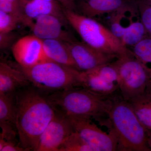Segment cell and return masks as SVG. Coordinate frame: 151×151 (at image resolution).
<instances>
[{
  "instance_id": "cell-1",
  "label": "cell",
  "mask_w": 151,
  "mask_h": 151,
  "mask_svg": "<svg viewBox=\"0 0 151 151\" xmlns=\"http://www.w3.org/2000/svg\"><path fill=\"white\" fill-rule=\"evenodd\" d=\"M16 126L20 145L26 151H35L40 136L55 114L46 95L33 85L15 94Z\"/></svg>"
},
{
  "instance_id": "cell-2",
  "label": "cell",
  "mask_w": 151,
  "mask_h": 151,
  "mask_svg": "<svg viewBox=\"0 0 151 151\" xmlns=\"http://www.w3.org/2000/svg\"><path fill=\"white\" fill-rule=\"evenodd\" d=\"M108 118L118 142V151H151L148 131L135 113L132 105L121 94L111 98Z\"/></svg>"
},
{
  "instance_id": "cell-3",
  "label": "cell",
  "mask_w": 151,
  "mask_h": 151,
  "mask_svg": "<svg viewBox=\"0 0 151 151\" xmlns=\"http://www.w3.org/2000/svg\"><path fill=\"white\" fill-rule=\"evenodd\" d=\"M57 112L67 117H108L111 98H105L82 87H73L46 95Z\"/></svg>"
},
{
  "instance_id": "cell-4",
  "label": "cell",
  "mask_w": 151,
  "mask_h": 151,
  "mask_svg": "<svg viewBox=\"0 0 151 151\" xmlns=\"http://www.w3.org/2000/svg\"><path fill=\"white\" fill-rule=\"evenodd\" d=\"M16 65L30 84L42 92L81 87V71L47 59L30 67Z\"/></svg>"
},
{
  "instance_id": "cell-5",
  "label": "cell",
  "mask_w": 151,
  "mask_h": 151,
  "mask_svg": "<svg viewBox=\"0 0 151 151\" xmlns=\"http://www.w3.org/2000/svg\"><path fill=\"white\" fill-rule=\"evenodd\" d=\"M64 13L68 24L88 45L117 58L132 52L122 44L107 27L95 19L75 10L64 8Z\"/></svg>"
},
{
  "instance_id": "cell-6",
  "label": "cell",
  "mask_w": 151,
  "mask_h": 151,
  "mask_svg": "<svg viewBox=\"0 0 151 151\" xmlns=\"http://www.w3.org/2000/svg\"><path fill=\"white\" fill-rule=\"evenodd\" d=\"M119 76V92L124 100L130 102L151 91V78L132 52L113 62Z\"/></svg>"
},
{
  "instance_id": "cell-7",
  "label": "cell",
  "mask_w": 151,
  "mask_h": 151,
  "mask_svg": "<svg viewBox=\"0 0 151 151\" xmlns=\"http://www.w3.org/2000/svg\"><path fill=\"white\" fill-rule=\"evenodd\" d=\"M68 117L73 132L77 133L93 151H118V140L113 129L105 132L92 122V118L89 117Z\"/></svg>"
},
{
  "instance_id": "cell-8",
  "label": "cell",
  "mask_w": 151,
  "mask_h": 151,
  "mask_svg": "<svg viewBox=\"0 0 151 151\" xmlns=\"http://www.w3.org/2000/svg\"><path fill=\"white\" fill-rule=\"evenodd\" d=\"M81 87L100 97L111 98L119 92L118 71L113 62L81 72Z\"/></svg>"
},
{
  "instance_id": "cell-9",
  "label": "cell",
  "mask_w": 151,
  "mask_h": 151,
  "mask_svg": "<svg viewBox=\"0 0 151 151\" xmlns=\"http://www.w3.org/2000/svg\"><path fill=\"white\" fill-rule=\"evenodd\" d=\"M65 43L69 49L77 69L81 72L92 70L100 65L113 62L118 58L76 39Z\"/></svg>"
},
{
  "instance_id": "cell-10",
  "label": "cell",
  "mask_w": 151,
  "mask_h": 151,
  "mask_svg": "<svg viewBox=\"0 0 151 151\" xmlns=\"http://www.w3.org/2000/svg\"><path fill=\"white\" fill-rule=\"evenodd\" d=\"M73 132L68 117L55 111L53 119L41 135L35 151H58L60 146Z\"/></svg>"
},
{
  "instance_id": "cell-11",
  "label": "cell",
  "mask_w": 151,
  "mask_h": 151,
  "mask_svg": "<svg viewBox=\"0 0 151 151\" xmlns=\"http://www.w3.org/2000/svg\"><path fill=\"white\" fill-rule=\"evenodd\" d=\"M11 50L17 63L22 67H30L47 59L42 40L33 34L19 38Z\"/></svg>"
},
{
  "instance_id": "cell-12",
  "label": "cell",
  "mask_w": 151,
  "mask_h": 151,
  "mask_svg": "<svg viewBox=\"0 0 151 151\" xmlns=\"http://www.w3.org/2000/svg\"><path fill=\"white\" fill-rule=\"evenodd\" d=\"M68 23L52 15L41 16L36 19L29 28L32 34L42 40H57L68 42L76 40L64 29Z\"/></svg>"
},
{
  "instance_id": "cell-13",
  "label": "cell",
  "mask_w": 151,
  "mask_h": 151,
  "mask_svg": "<svg viewBox=\"0 0 151 151\" xmlns=\"http://www.w3.org/2000/svg\"><path fill=\"white\" fill-rule=\"evenodd\" d=\"M22 24L30 27L39 17L52 15L67 22L64 8L57 0H20Z\"/></svg>"
},
{
  "instance_id": "cell-14",
  "label": "cell",
  "mask_w": 151,
  "mask_h": 151,
  "mask_svg": "<svg viewBox=\"0 0 151 151\" xmlns=\"http://www.w3.org/2000/svg\"><path fill=\"white\" fill-rule=\"evenodd\" d=\"M16 93L0 94V138L5 140H17Z\"/></svg>"
},
{
  "instance_id": "cell-15",
  "label": "cell",
  "mask_w": 151,
  "mask_h": 151,
  "mask_svg": "<svg viewBox=\"0 0 151 151\" xmlns=\"http://www.w3.org/2000/svg\"><path fill=\"white\" fill-rule=\"evenodd\" d=\"M137 0H78L75 11L85 16L94 18L107 15Z\"/></svg>"
},
{
  "instance_id": "cell-16",
  "label": "cell",
  "mask_w": 151,
  "mask_h": 151,
  "mask_svg": "<svg viewBox=\"0 0 151 151\" xmlns=\"http://www.w3.org/2000/svg\"><path fill=\"white\" fill-rule=\"evenodd\" d=\"M30 83L15 64L1 60L0 62V94L15 93Z\"/></svg>"
},
{
  "instance_id": "cell-17",
  "label": "cell",
  "mask_w": 151,
  "mask_h": 151,
  "mask_svg": "<svg viewBox=\"0 0 151 151\" xmlns=\"http://www.w3.org/2000/svg\"><path fill=\"white\" fill-rule=\"evenodd\" d=\"M42 41L47 59L78 70L65 42L57 40H43Z\"/></svg>"
},
{
  "instance_id": "cell-18",
  "label": "cell",
  "mask_w": 151,
  "mask_h": 151,
  "mask_svg": "<svg viewBox=\"0 0 151 151\" xmlns=\"http://www.w3.org/2000/svg\"><path fill=\"white\" fill-rule=\"evenodd\" d=\"M142 124L148 131L151 130V91L129 102Z\"/></svg>"
},
{
  "instance_id": "cell-19",
  "label": "cell",
  "mask_w": 151,
  "mask_h": 151,
  "mask_svg": "<svg viewBox=\"0 0 151 151\" xmlns=\"http://www.w3.org/2000/svg\"><path fill=\"white\" fill-rule=\"evenodd\" d=\"M148 36L147 32L140 17L131 25L124 34L121 41L124 46L130 49Z\"/></svg>"
},
{
  "instance_id": "cell-20",
  "label": "cell",
  "mask_w": 151,
  "mask_h": 151,
  "mask_svg": "<svg viewBox=\"0 0 151 151\" xmlns=\"http://www.w3.org/2000/svg\"><path fill=\"white\" fill-rule=\"evenodd\" d=\"M151 78V37L148 36L130 48Z\"/></svg>"
},
{
  "instance_id": "cell-21",
  "label": "cell",
  "mask_w": 151,
  "mask_h": 151,
  "mask_svg": "<svg viewBox=\"0 0 151 151\" xmlns=\"http://www.w3.org/2000/svg\"><path fill=\"white\" fill-rule=\"evenodd\" d=\"M58 151H93L76 132H73L60 147Z\"/></svg>"
},
{
  "instance_id": "cell-22",
  "label": "cell",
  "mask_w": 151,
  "mask_h": 151,
  "mask_svg": "<svg viewBox=\"0 0 151 151\" xmlns=\"http://www.w3.org/2000/svg\"><path fill=\"white\" fill-rule=\"evenodd\" d=\"M19 23L22 22L18 17L0 10V33L13 31Z\"/></svg>"
},
{
  "instance_id": "cell-23",
  "label": "cell",
  "mask_w": 151,
  "mask_h": 151,
  "mask_svg": "<svg viewBox=\"0 0 151 151\" xmlns=\"http://www.w3.org/2000/svg\"><path fill=\"white\" fill-rule=\"evenodd\" d=\"M140 16L149 36L151 37V6L141 0H137Z\"/></svg>"
},
{
  "instance_id": "cell-24",
  "label": "cell",
  "mask_w": 151,
  "mask_h": 151,
  "mask_svg": "<svg viewBox=\"0 0 151 151\" xmlns=\"http://www.w3.org/2000/svg\"><path fill=\"white\" fill-rule=\"evenodd\" d=\"M0 10L18 17L22 22L20 0H0Z\"/></svg>"
},
{
  "instance_id": "cell-25",
  "label": "cell",
  "mask_w": 151,
  "mask_h": 151,
  "mask_svg": "<svg viewBox=\"0 0 151 151\" xmlns=\"http://www.w3.org/2000/svg\"><path fill=\"white\" fill-rule=\"evenodd\" d=\"M17 35L14 31L0 33V49L6 50L11 48L17 41Z\"/></svg>"
},
{
  "instance_id": "cell-26",
  "label": "cell",
  "mask_w": 151,
  "mask_h": 151,
  "mask_svg": "<svg viewBox=\"0 0 151 151\" xmlns=\"http://www.w3.org/2000/svg\"><path fill=\"white\" fill-rule=\"evenodd\" d=\"M17 141L0 139V151H25Z\"/></svg>"
},
{
  "instance_id": "cell-27",
  "label": "cell",
  "mask_w": 151,
  "mask_h": 151,
  "mask_svg": "<svg viewBox=\"0 0 151 151\" xmlns=\"http://www.w3.org/2000/svg\"><path fill=\"white\" fill-rule=\"evenodd\" d=\"M63 8L67 9L75 10L76 8V0H57Z\"/></svg>"
},
{
  "instance_id": "cell-28",
  "label": "cell",
  "mask_w": 151,
  "mask_h": 151,
  "mask_svg": "<svg viewBox=\"0 0 151 151\" xmlns=\"http://www.w3.org/2000/svg\"><path fill=\"white\" fill-rule=\"evenodd\" d=\"M148 141L149 147L151 151V130L148 131Z\"/></svg>"
},
{
  "instance_id": "cell-29",
  "label": "cell",
  "mask_w": 151,
  "mask_h": 151,
  "mask_svg": "<svg viewBox=\"0 0 151 151\" xmlns=\"http://www.w3.org/2000/svg\"><path fill=\"white\" fill-rule=\"evenodd\" d=\"M141 1L151 6V0H141Z\"/></svg>"
}]
</instances>
